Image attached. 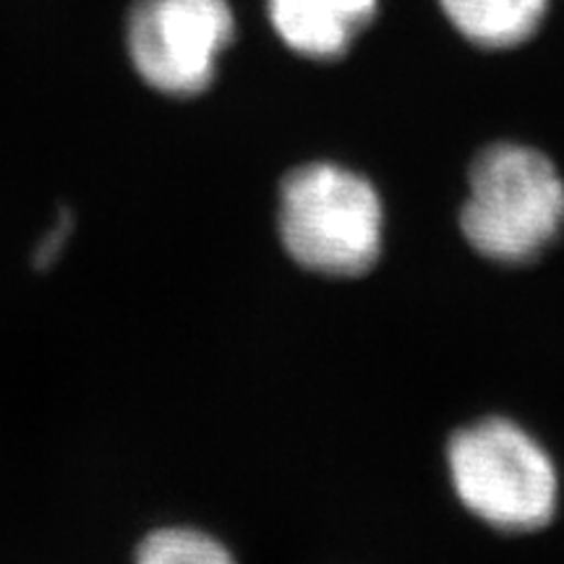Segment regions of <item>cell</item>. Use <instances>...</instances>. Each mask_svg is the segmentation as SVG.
Returning a JSON list of instances; mask_svg holds the SVG:
<instances>
[{
  "mask_svg": "<svg viewBox=\"0 0 564 564\" xmlns=\"http://www.w3.org/2000/svg\"><path fill=\"white\" fill-rule=\"evenodd\" d=\"M280 238L312 272L356 278L382 251V202L364 175L333 162L288 173L280 186Z\"/></svg>",
  "mask_w": 564,
  "mask_h": 564,
  "instance_id": "1",
  "label": "cell"
},
{
  "mask_svg": "<svg viewBox=\"0 0 564 564\" xmlns=\"http://www.w3.org/2000/svg\"><path fill=\"white\" fill-rule=\"evenodd\" d=\"M463 232L494 262L520 264L539 257L564 228V181L541 152L494 144L470 167Z\"/></svg>",
  "mask_w": 564,
  "mask_h": 564,
  "instance_id": "2",
  "label": "cell"
},
{
  "mask_svg": "<svg viewBox=\"0 0 564 564\" xmlns=\"http://www.w3.org/2000/svg\"><path fill=\"white\" fill-rule=\"evenodd\" d=\"M449 476L476 518L502 531L544 528L556 510V470L541 444L507 419H486L453 436Z\"/></svg>",
  "mask_w": 564,
  "mask_h": 564,
  "instance_id": "3",
  "label": "cell"
},
{
  "mask_svg": "<svg viewBox=\"0 0 564 564\" xmlns=\"http://www.w3.org/2000/svg\"><path fill=\"white\" fill-rule=\"evenodd\" d=\"M232 40L228 0H137L126 45L133 68L171 97H194L215 79L217 55Z\"/></svg>",
  "mask_w": 564,
  "mask_h": 564,
  "instance_id": "4",
  "label": "cell"
},
{
  "mask_svg": "<svg viewBox=\"0 0 564 564\" xmlns=\"http://www.w3.org/2000/svg\"><path fill=\"white\" fill-rule=\"evenodd\" d=\"M377 0H270L274 32L303 58L335 61L371 24Z\"/></svg>",
  "mask_w": 564,
  "mask_h": 564,
  "instance_id": "5",
  "label": "cell"
},
{
  "mask_svg": "<svg viewBox=\"0 0 564 564\" xmlns=\"http://www.w3.org/2000/svg\"><path fill=\"white\" fill-rule=\"evenodd\" d=\"M455 30L481 47H512L533 37L546 0H440Z\"/></svg>",
  "mask_w": 564,
  "mask_h": 564,
  "instance_id": "6",
  "label": "cell"
},
{
  "mask_svg": "<svg viewBox=\"0 0 564 564\" xmlns=\"http://www.w3.org/2000/svg\"><path fill=\"white\" fill-rule=\"evenodd\" d=\"M137 564H236L228 549L194 528H160L137 549Z\"/></svg>",
  "mask_w": 564,
  "mask_h": 564,
  "instance_id": "7",
  "label": "cell"
},
{
  "mask_svg": "<svg viewBox=\"0 0 564 564\" xmlns=\"http://www.w3.org/2000/svg\"><path fill=\"white\" fill-rule=\"evenodd\" d=\"M70 230H74V220H70V212L68 209H61L58 217H55V223L51 225V230L45 232V236L40 238L37 243H34L32 249V264L34 270L42 272V270H51V267L58 262L63 249H66L68 238H70Z\"/></svg>",
  "mask_w": 564,
  "mask_h": 564,
  "instance_id": "8",
  "label": "cell"
}]
</instances>
